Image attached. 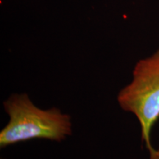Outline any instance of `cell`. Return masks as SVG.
Returning <instances> with one entry per match:
<instances>
[{"label":"cell","instance_id":"6da1fadb","mask_svg":"<svg viewBox=\"0 0 159 159\" xmlns=\"http://www.w3.org/2000/svg\"><path fill=\"white\" fill-rule=\"evenodd\" d=\"M3 107L9 121L0 132L1 148L31 139L61 142L72 134L70 115L55 107L40 108L25 93L11 94Z\"/></svg>","mask_w":159,"mask_h":159},{"label":"cell","instance_id":"7a4b0ae2","mask_svg":"<svg viewBox=\"0 0 159 159\" xmlns=\"http://www.w3.org/2000/svg\"><path fill=\"white\" fill-rule=\"evenodd\" d=\"M117 102L123 111L136 117L142 141L148 150L152 148L151 132L159 119V50L138 62L132 80L119 91Z\"/></svg>","mask_w":159,"mask_h":159},{"label":"cell","instance_id":"3957f363","mask_svg":"<svg viewBox=\"0 0 159 159\" xmlns=\"http://www.w3.org/2000/svg\"><path fill=\"white\" fill-rule=\"evenodd\" d=\"M150 159H159V148L155 149L153 147L148 149Z\"/></svg>","mask_w":159,"mask_h":159}]
</instances>
